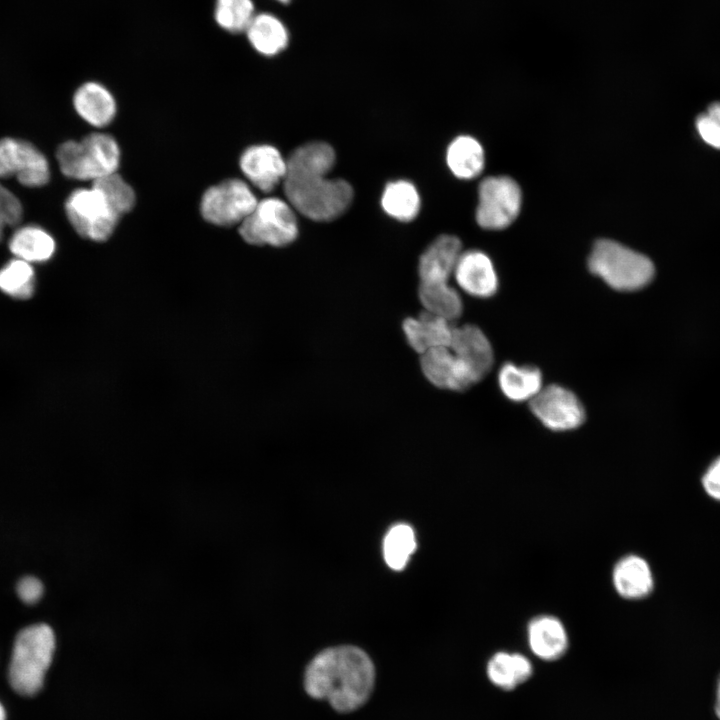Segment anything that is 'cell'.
Wrapping results in <instances>:
<instances>
[{"instance_id":"6da1fadb","label":"cell","mask_w":720,"mask_h":720,"mask_svg":"<svg viewBox=\"0 0 720 720\" xmlns=\"http://www.w3.org/2000/svg\"><path fill=\"white\" fill-rule=\"evenodd\" d=\"M374 679L373 663L363 650L339 646L322 651L310 662L304 684L311 697L329 701L339 712H349L366 702Z\"/></svg>"},{"instance_id":"7a4b0ae2","label":"cell","mask_w":720,"mask_h":720,"mask_svg":"<svg viewBox=\"0 0 720 720\" xmlns=\"http://www.w3.org/2000/svg\"><path fill=\"white\" fill-rule=\"evenodd\" d=\"M323 174L286 176L284 192L289 204L314 221H330L341 216L353 199L351 185L343 179Z\"/></svg>"},{"instance_id":"3957f363","label":"cell","mask_w":720,"mask_h":720,"mask_svg":"<svg viewBox=\"0 0 720 720\" xmlns=\"http://www.w3.org/2000/svg\"><path fill=\"white\" fill-rule=\"evenodd\" d=\"M55 651L53 630L35 624L21 630L14 642L9 665V682L19 694L31 696L42 687Z\"/></svg>"},{"instance_id":"277c9868","label":"cell","mask_w":720,"mask_h":720,"mask_svg":"<svg viewBox=\"0 0 720 720\" xmlns=\"http://www.w3.org/2000/svg\"><path fill=\"white\" fill-rule=\"evenodd\" d=\"M587 265L592 274L622 292L645 287L655 271L648 257L609 239L595 242Z\"/></svg>"},{"instance_id":"5b68a950","label":"cell","mask_w":720,"mask_h":720,"mask_svg":"<svg viewBox=\"0 0 720 720\" xmlns=\"http://www.w3.org/2000/svg\"><path fill=\"white\" fill-rule=\"evenodd\" d=\"M60 171L67 177L92 182L117 172L120 148L109 134L91 133L82 140H68L57 148Z\"/></svg>"},{"instance_id":"8992f818","label":"cell","mask_w":720,"mask_h":720,"mask_svg":"<svg viewBox=\"0 0 720 720\" xmlns=\"http://www.w3.org/2000/svg\"><path fill=\"white\" fill-rule=\"evenodd\" d=\"M239 234L251 245L286 246L298 235L294 208L277 197L262 199L240 224Z\"/></svg>"},{"instance_id":"52a82bcc","label":"cell","mask_w":720,"mask_h":720,"mask_svg":"<svg viewBox=\"0 0 720 720\" xmlns=\"http://www.w3.org/2000/svg\"><path fill=\"white\" fill-rule=\"evenodd\" d=\"M65 212L74 230L95 242L108 240L120 218L94 186L74 190L65 202Z\"/></svg>"},{"instance_id":"ba28073f","label":"cell","mask_w":720,"mask_h":720,"mask_svg":"<svg viewBox=\"0 0 720 720\" xmlns=\"http://www.w3.org/2000/svg\"><path fill=\"white\" fill-rule=\"evenodd\" d=\"M257 203L255 194L245 181L230 178L209 187L204 192L200 211L207 222L229 227L241 224Z\"/></svg>"},{"instance_id":"9c48e42d","label":"cell","mask_w":720,"mask_h":720,"mask_svg":"<svg viewBox=\"0 0 720 720\" xmlns=\"http://www.w3.org/2000/svg\"><path fill=\"white\" fill-rule=\"evenodd\" d=\"M476 221L482 228L499 230L509 226L521 208L519 185L507 176L485 178L478 189Z\"/></svg>"},{"instance_id":"30bf717a","label":"cell","mask_w":720,"mask_h":720,"mask_svg":"<svg viewBox=\"0 0 720 720\" xmlns=\"http://www.w3.org/2000/svg\"><path fill=\"white\" fill-rule=\"evenodd\" d=\"M15 177L26 187L48 183L50 169L46 157L32 143L11 137L0 139V178Z\"/></svg>"},{"instance_id":"8fae6325","label":"cell","mask_w":720,"mask_h":720,"mask_svg":"<svg viewBox=\"0 0 720 720\" xmlns=\"http://www.w3.org/2000/svg\"><path fill=\"white\" fill-rule=\"evenodd\" d=\"M529 402L533 415L552 431L574 430L585 421L586 415L581 401L563 386H546Z\"/></svg>"},{"instance_id":"7c38bea8","label":"cell","mask_w":720,"mask_h":720,"mask_svg":"<svg viewBox=\"0 0 720 720\" xmlns=\"http://www.w3.org/2000/svg\"><path fill=\"white\" fill-rule=\"evenodd\" d=\"M420 365L426 379L441 389L462 391L480 380L449 347L424 352L421 354Z\"/></svg>"},{"instance_id":"4fadbf2b","label":"cell","mask_w":720,"mask_h":720,"mask_svg":"<svg viewBox=\"0 0 720 720\" xmlns=\"http://www.w3.org/2000/svg\"><path fill=\"white\" fill-rule=\"evenodd\" d=\"M239 164L245 177L263 192L272 191L284 180L287 171V162L280 151L267 144L248 147Z\"/></svg>"},{"instance_id":"5bb4252c","label":"cell","mask_w":720,"mask_h":720,"mask_svg":"<svg viewBox=\"0 0 720 720\" xmlns=\"http://www.w3.org/2000/svg\"><path fill=\"white\" fill-rule=\"evenodd\" d=\"M459 287L477 298H489L498 290V277L487 254L479 250L461 252L453 273Z\"/></svg>"},{"instance_id":"9a60e30c","label":"cell","mask_w":720,"mask_h":720,"mask_svg":"<svg viewBox=\"0 0 720 720\" xmlns=\"http://www.w3.org/2000/svg\"><path fill=\"white\" fill-rule=\"evenodd\" d=\"M530 650L544 661H555L564 656L569 647L567 630L562 621L550 614L533 617L527 625Z\"/></svg>"},{"instance_id":"2e32d148","label":"cell","mask_w":720,"mask_h":720,"mask_svg":"<svg viewBox=\"0 0 720 720\" xmlns=\"http://www.w3.org/2000/svg\"><path fill=\"white\" fill-rule=\"evenodd\" d=\"M461 252V242L456 236L444 234L437 237L420 256L418 263L420 282H448Z\"/></svg>"},{"instance_id":"e0dca14e","label":"cell","mask_w":720,"mask_h":720,"mask_svg":"<svg viewBox=\"0 0 720 720\" xmlns=\"http://www.w3.org/2000/svg\"><path fill=\"white\" fill-rule=\"evenodd\" d=\"M449 348L475 372L480 380L493 366L492 346L482 330L475 325L453 327Z\"/></svg>"},{"instance_id":"ac0fdd59","label":"cell","mask_w":720,"mask_h":720,"mask_svg":"<svg viewBox=\"0 0 720 720\" xmlns=\"http://www.w3.org/2000/svg\"><path fill=\"white\" fill-rule=\"evenodd\" d=\"M611 580L615 592L626 600L645 598L654 586L648 562L636 554H628L618 559L613 566Z\"/></svg>"},{"instance_id":"d6986e66","label":"cell","mask_w":720,"mask_h":720,"mask_svg":"<svg viewBox=\"0 0 720 720\" xmlns=\"http://www.w3.org/2000/svg\"><path fill=\"white\" fill-rule=\"evenodd\" d=\"M408 344L420 355L431 349L449 347L453 327L450 321L425 312L408 317L402 324Z\"/></svg>"},{"instance_id":"ffe728a7","label":"cell","mask_w":720,"mask_h":720,"mask_svg":"<svg viewBox=\"0 0 720 720\" xmlns=\"http://www.w3.org/2000/svg\"><path fill=\"white\" fill-rule=\"evenodd\" d=\"M73 104L78 115L95 127H104L116 114V102L107 88L97 82H87L75 92Z\"/></svg>"},{"instance_id":"44dd1931","label":"cell","mask_w":720,"mask_h":720,"mask_svg":"<svg viewBox=\"0 0 720 720\" xmlns=\"http://www.w3.org/2000/svg\"><path fill=\"white\" fill-rule=\"evenodd\" d=\"M498 385L503 395L511 401H531L543 388L542 374L537 367L507 362L498 372Z\"/></svg>"},{"instance_id":"7402d4cb","label":"cell","mask_w":720,"mask_h":720,"mask_svg":"<svg viewBox=\"0 0 720 720\" xmlns=\"http://www.w3.org/2000/svg\"><path fill=\"white\" fill-rule=\"evenodd\" d=\"M488 679L503 690H513L532 675V664L520 653L496 652L487 663Z\"/></svg>"},{"instance_id":"603a6c76","label":"cell","mask_w":720,"mask_h":720,"mask_svg":"<svg viewBox=\"0 0 720 720\" xmlns=\"http://www.w3.org/2000/svg\"><path fill=\"white\" fill-rule=\"evenodd\" d=\"M334 149L325 142L314 141L296 148L289 156L286 176L327 175L335 164Z\"/></svg>"},{"instance_id":"cb8c5ba5","label":"cell","mask_w":720,"mask_h":720,"mask_svg":"<svg viewBox=\"0 0 720 720\" xmlns=\"http://www.w3.org/2000/svg\"><path fill=\"white\" fill-rule=\"evenodd\" d=\"M55 241L44 229L36 225L18 228L9 240L10 251L26 262H44L55 252Z\"/></svg>"},{"instance_id":"d4e9b609","label":"cell","mask_w":720,"mask_h":720,"mask_svg":"<svg viewBox=\"0 0 720 720\" xmlns=\"http://www.w3.org/2000/svg\"><path fill=\"white\" fill-rule=\"evenodd\" d=\"M484 150L473 137H456L446 151V162L450 171L460 179H472L478 176L484 167Z\"/></svg>"},{"instance_id":"484cf974","label":"cell","mask_w":720,"mask_h":720,"mask_svg":"<svg viewBox=\"0 0 720 720\" xmlns=\"http://www.w3.org/2000/svg\"><path fill=\"white\" fill-rule=\"evenodd\" d=\"M245 32L251 45L267 56L279 53L288 42L287 30L281 21L266 13L255 15Z\"/></svg>"},{"instance_id":"4316f807","label":"cell","mask_w":720,"mask_h":720,"mask_svg":"<svg viewBox=\"0 0 720 720\" xmlns=\"http://www.w3.org/2000/svg\"><path fill=\"white\" fill-rule=\"evenodd\" d=\"M383 210L392 218L409 222L420 210V196L413 183L407 180L389 182L381 196Z\"/></svg>"},{"instance_id":"83f0119b","label":"cell","mask_w":720,"mask_h":720,"mask_svg":"<svg viewBox=\"0 0 720 720\" xmlns=\"http://www.w3.org/2000/svg\"><path fill=\"white\" fill-rule=\"evenodd\" d=\"M418 295L425 312L436 315L450 322L457 319L462 314V299L459 293L450 286L448 282H420Z\"/></svg>"},{"instance_id":"f1b7e54d","label":"cell","mask_w":720,"mask_h":720,"mask_svg":"<svg viewBox=\"0 0 720 720\" xmlns=\"http://www.w3.org/2000/svg\"><path fill=\"white\" fill-rule=\"evenodd\" d=\"M415 548L416 540L412 528L406 524L395 525L384 538V559L390 568L403 569Z\"/></svg>"},{"instance_id":"f546056e","label":"cell","mask_w":720,"mask_h":720,"mask_svg":"<svg viewBox=\"0 0 720 720\" xmlns=\"http://www.w3.org/2000/svg\"><path fill=\"white\" fill-rule=\"evenodd\" d=\"M35 275L29 262L13 259L0 269V289L17 299H27L34 291Z\"/></svg>"},{"instance_id":"4dcf8cb0","label":"cell","mask_w":720,"mask_h":720,"mask_svg":"<svg viewBox=\"0 0 720 720\" xmlns=\"http://www.w3.org/2000/svg\"><path fill=\"white\" fill-rule=\"evenodd\" d=\"M254 16L252 0H216L215 20L226 31H246Z\"/></svg>"},{"instance_id":"1f68e13d","label":"cell","mask_w":720,"mask_h":720,"mask_svg":"<svg viewBox=\"0 0 720 720\" xmlns=\"http://www.w3.org/2000/svg\"><path fill=\"white\" fill-rule=\"evenodd\" d=\"M92 186L104 195L120 217L132 210L135 205L136 196L133 188L117 172L93 181Z\"/></svg>"},{"instance_id":"d6a6232c","label":"cell","mask_w":720,"mask_h":720,"mask_svg":"<svg viewBox=\"0 0 720 720\" xmlns=\"http://www.w3.org/2000/svg\"><path fill=\"white\" fill-rule=\"evenodd\" d=\"M23 216L19 199L0 183V241L5 228L18 225Z\"/></svg>"},{"instance_id":"836d02e7","label":"cell","mask_w":720,"mask_h":720,"mask_svg":"<svg viewBox=\"0 0 720 720\" xmlns=\"http://www.w3.org/2000/svg\"><path fill=\"white\" fill-rule=\"evenodd\" d=\"M696 127L701 138L710 146L720 149V124L707 113L701 114L696 120Z\"/></svg>"},{"instance_id":"e575fe53","label":"cell","mask_w":720,"mask_h":720,"mask_svg":"<svg viewBox=\"0 0 720 720\" xmlns=\"http://www.w3.org/2000/svg\"><path fill=\"white\" fill-rule=\"evenodd\" d=\"M17 593L22 601L32 604L41 598L43 585L33 576L24 577L18 582Z\"/></svg>"},{"instance_id":"d590c367","label":"cell","mask_w":720,"mask_h":720,"mask_svg":"<svg viewBox=\"0 0 720 720\" xmlns=\"http://www.w3.org/2000/svg\"><path fill=\"white\" fill-rule=\"evenodd\" d=\"M702 484L710 497L720 501V457L709 466L702 478Z\"/></svg>"},{"instance_id":"8d00e7d4","label":"cell","mask_w":720,"mask_h":720,"mask_svg":"<svg viewBox=\"0 0 720 720\" xmlns=\"http://www.w3.org/2000/svg\"><path fill=\"white\" fill-rule=\"evenodd\" d=\"M706 113L720 124V102L711 104Z\"/></svg>"},{"instance_id":"74e56055","label":"cell","mask_w":720,"mask_h":720,"mask_svg":"<svg viewBox=\"0 0 720 720\" xmlns=\"http://www.w3.org/2000/svg\"><path fill=\"white\" fill-rule=\"evenodd\" d=\"M715 713H716V716L720 719V678H719L718 684H717Z\"/></svg>"},{"instance_id":"f35d334b","label":"cell","mask_w":720,"mask_h":720,"mask_svg":"<svg viewBox=\"0 0 720 720\" xmlns=\"http://www.w3.org/2000/svg\"><path fill=\"white\" fill-rule=\"evenodd\" d=\"M5 718H6V716H5V710H4L3 706H2V704L0 703V720H5Z\"/></svg>"},{"instance_id":"ab89813d","label":"cell","mask_w":720,"mask_h":720,"mask_svg":"<svg viewBox=\"0 0 720 720\" xmlns=\"http://www.w3.org/2000/svg\"><path fill=\"white\" fill-rule=\"evenodd\" d=\"M280 1H287V0H280Z\"/></svg>"}]
</instances>
